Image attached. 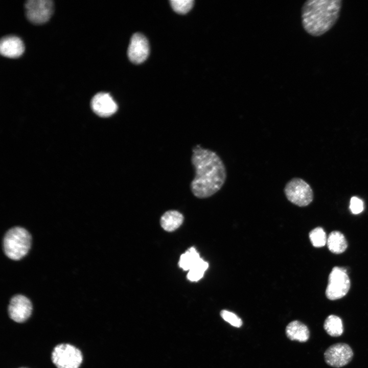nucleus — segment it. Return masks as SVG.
<instances>
[{
    "mask_svg": "<svg viewBox=\"0 0 368 368\" xmlns=\"http://www.w3.org/2000/svg\"><path fill=\"white\" fill-rule=\"evenodd\" d=\"M201 259L196 249L191 247L182 254L178 262L179 266L184 270H189Z\"/></svg>",
    "mask_w": 368,
    "mask_h": 368,
    "instance_id": "17",
    "label": "nucleus"
},
{
    "mask_svg": "<svg viewBox=\"0 0 368 368\" xmlns=\"http://www.w3.org/2000/svg\"><path fill=\"white\" fill-rule=\"evenodd\" d=\"M354 353L347 343L338 342L332 344L325 351L324 360L331 367L339 368L348 364L352 360Z\"/></svg>",
    "mask_w": 368,
    "mask_h": 368,
    "instance_id": "8",
    "label": "nucleus"
},
{
    "mask_svg": "<svg viewBox=\"0 0 368 368\" xmlns=\"http://www.w3.org/2000/svg\"><path fill=\"white\" fill-rule=\"evenodd\" d=\"M183 216L176 210L166 212L161 217L160 225L166 231L172 232L178 228L182 223Z\"/></svg>",
    "mask_w": 368,
    "mask_h": 368,
    "instance_id": "14",
    "label": "nucleus"
},
{
    "mask_svg": "<svg viewBox=\"0 0 368 368\" xmlns=\"http://www.w3.org/2000/svg\"><path fill=\"white\" fill-rule=\"evenodd\" d=\"M286 334L291 340L305 342L308 341L310 337V331L308 327L302 322L293 320L287 326Z\"/></svg>",
    "mask_w": 368,
    "mask_h": 368,
    "instance_id": "13",
    "label": "nucleus"
},
{
    "mask_svg": "<svg viewBox=\"0 0 368 368\" xmlns=\"http://www.w3.org/2000/svg\"><path fill=\"white\" fill-rule=\"evenodd\" d=\"M32 311V304L30 300L22 294L12 296L8 306L10 317L17 323H22L30 316Z\"/></svg>",
    "mask_w": 368,
    "mask_h": 368,
    "instance_id": "9",
    "label": "nucleus"
},
{
    "mask_svg": "<svg viewBox=\"0 0 368 368\" xmlns=\"http://www.w3.org/2000/svg\"><path fill=\"white\" fill-rule=\"evenodd\" d=\"M32 243V237L25 228L16 226L9 229L3 239V249L10 259L18 261L28 253Z\"/></svg>",
    "mask_w": 368,
    "mask_h": 368,
    "instance_id": "3",
    "label": "nucleus"
},
{
    "mask_svg": "<svg viewBox=\"0 0 368 368\" xmlns=\"http://www.w3.org/2000/svg\"><path fill=\"white\" fill-rule=\"evenodd\" d=\"M25 47L21 39L13 35H8L2 37L0 40V53L3 56L8 58H17L24 52Z\"/></svg>",
    "mask_w": 368,
    "mask_h": 368,
    "instance_id": "12",
    "label": "nucleus"
},
{
    "mask_svg": "<svg viewBox=\"0 0 368 368\" xmlns=\"http://www.w3.org/2000/svg\"><path fill=\"white\" fill-rule=\"evenodd\" d=\"M327 244L329 250L335 254L343 252L348 247L347 241L344 236L337 231H332L329 234Z\"/></svg>",
    "mask_w": 368,
    "mask_h": 368,
    "instance_id": "15",
    "label": "nucleus"
},
{
    "mask_svg": "<svg viewBox=\"0 0 368 368\" xmlns=\"http://www.w3.org/2000/svg\"><path fill=\"white\" fill-rule=\"evenodd\" d=\"M191 160L195 173L190 183L192 194L200 199L212 196L222 188L227 178L223 160L215 151L199 144L193 148Z\"/></svg>",
    "mask_w": 368,
    "mask_h": 368,
    "instance_id": "1",
    "label": "nucleus"
},
{
    "mask_svg": "<svg viewBox=\"0 0 368 368\" xmlns=\"http://www.w3.org/2000/svg\"><path fill=\"white\" fill-rule=\"evenodd\" d=\"M208 267V263L201 258L199 261L189 270L187 274V279L192 282L199 281L203 277L205 271Z\"/></svg>",
    "mask_w": 368,
    "mask_h": 368,
    "instance_id": "18",
    "label": "nucleus"
},
{
    "mask_svg": "<svg viewBox=\"0 0 368 368\" xmlns=\"http://www.w3.org/2000/svg\"><path fill=\"white\" fill-rule=\"evenodd\" d=\"M220 315L225 321L234 327L239 328L242 325V319L231 311L223 310L220 312Z\"/></svg>",
    "mask_w": 368,
    "mask_h": 368,
    "instance_id": "21",
    "label": "nucleus"
},
{
    "mask_svg": "<svg viewBox=\"0 0 368 368\" xmlns=\"http://www.w3.org/2000/svg\"><path fill=\"white\" fill-rule=\"evenodd\" d=\"M149 45L146 37L141 33H134L131 37L127 51L128 57L132 62L140 64L148 58Z\"/></svg>",
    "mask_w": 368,
    "mask_h": 368,
    "instance_id": "10",
    "label": "nucleus"
},
{
    "mask_svg": "<svg viewBox=\"0 0 368 368\" xmlns=\"http://www.w3.org/2000/svg\"><path fill=\"white\" fill-rule=\"evenodd\" d=\"M24 6L27 19L36 25L47 22L54 11V3L51 0H28Z\"/></svg>",
    "mask_w": 368,
    "mask_h": 368,
    "instance_id": "7",
    "label": "nucleus"
},
{
    "mask_svg": "<svg viewBox=\"0 0 368 368\" xmlns=\"http://www.w3.org/2000/svg\"><path fill=\"white\" fill-rule=\"evenodd\" d=\"M90 106L93 111L100 117L107 118L116 112L118 106L108 94L100 92L91 99Z\"/></svg>",
    "mask_w": 368,
    "mask_h": 368,
    "instance_id": "11",
    "label": "nucleus"
},
{
    "mask_svg": "<svg viewBox=\"0 0 368 368\" xmlns=\"http://www.w3.org/2000/svg\"><path fill=\"white\" fill-rule=\"evenodd\" d=\"M173 9L179 14H185L193 7V0H171L170 1Z\"/></svg>",
    "mask_w": 368,
    "mask_h": 368,
    "instance_id": "20",
    "label": "nucleus"
},
{
    "mask_svg": "<svg viewBox=\"0 0 368 368\" xmlns=\"http://www.w3.org/2000/svg\"><path fill=\"white\" fill-rule=\"evenodd\" d=\"M363 202L359 198L354 196L350 200V209L354 214H358L363 210Z\"/></svg>",
    "mask_w": 368,
    "mask_h": 368,
    "instance_id": "22",
    "label": "nucleus"
},
{
    "mask_svg": "<svg viewBox=\"0 0 368 368\" xmlns=\"http://www.w3.org/2000/svg\"><path fill=\"white\" fill-rule=\"evenodd\" d=\"M350 286L351 282L347 269L344 267L335 266L329 275L326 296L331 301L341 298L348 293Z\"/></svg>",
    "mask_w": 368,
    "mask_h": 368,
    "instance_id": "5",
    "label": "nucleus"
},
{
    "mask_svg": "<svg viewBox=\"0 0 368 368\" xmlns=\"http://www.w3.org/2000/svg\"><path fill=\"white\" fill-rule=\"evenodd\" d=\"M327 238L326 232L321 227L314 228L309 233V238L315 247L324 246L327 244Z\"/></svg>",
    "mask_w": 368,
    "mask_h": 368,
    "instance_id": "19",
    "label": "nucleus"
},
{
    "mask_svg": "<svg viewBox=\"0 0 368 368\" xmlns=\"http://www.w3.org/2000/svg\"><path fill=\"white\" fill-rule=\"evenodd\" d=\"M52 360L57 368H78L82 362V355L74 346L62 343L54 348Z\"/></svg>",
    "mask_w": 368,
    "mask_h": 368,
    "instance_id": "6",
    "label": "nucleus"
},
{
    "mask_svg": "<svg viewBox=\"0 0 368 368\" xmlns=\"http://www.w3.org/2000/svg\"><path fill=\"white\" fill-rule=\"evenodd\" d=\"M323 328L329 335L334 337L341 336L344 330L341 318L334 314H330L326 317Z\"/></svg>",
    "mask_w": 368,
    "mask_h": 368,
    "instance_id": "16",
    "label": "nucleus"
},
{
    "mask_svg": "<svg viewBox=\"0 0 368 368\" xmlns=\"http://www.w3.org/2000/svg\"><path fill=\"white\" fill-rule=\"evenodd\" d=\"M284 193L292 203L300 206L308 205L313 199V192L310 185L304 179L294 177L285 185Z\"/></svg>",
    "mask_w": 368,
    "mask_h": 368,
    "instance_id": "4",
    "label": "nucleus"
},
{
    "mask_svg": "<svg viewBox=\"0 0 368 368\" xmlns=\"http://www.w3.org/2000/svg\"><path fill=\"white\" fill-rule=\"evenodd\" d=\"M341 0H308L302 8V23L306 32L319 36L330 30L337 21Z\"/></svg>",
    "mask_w": 368,
    "mask_h": 368,
    "instance_id": "2",
    "label": "nucleus"
}]
</instances>
